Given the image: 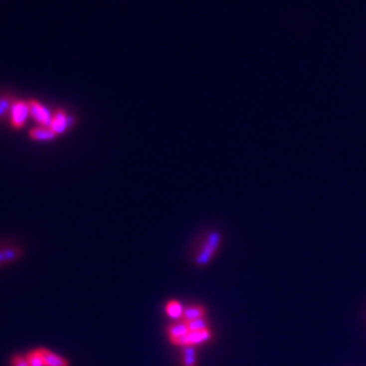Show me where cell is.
<instances>
[{
	"label": "cell",
	"mask_w": 366,
	"mask_h": 366,
	"mask_svg": "<svg viewBox=\"0 0 366 366\" xmlns=\"http://www.w3.org/2000/svg\"><path fill=\"white\" fill-rule=\"evenodd\" d=\"M12 105H14V102L11 101V98L4 97L0 99V118H3L5 116V113L10 109H12Z\"/></svg>",
	"instance_id": "15"
},
{
	"label": "cell",
	"mask_w": 366,
	"mask_h": 366,
	"mask_svg": "<svg viewBox=\"0 0 366 366\" xmlns=\"http://www.w3.org/2000/svg\"><path fill=\"white\" fill-rule=\"evenodd\" d=\"M26 360L29 362L30 366H45L43 364V360L41 354H39L38 349H35V350H31L26 354Z\"/></svg>",
	"instance_id": "14"
},
{
	"label": "cell",
	"mask_w": 366,
	"mask_h": 366,
	"mask_svg": "<svg viewBox=\"0 0 366 366\" xmlns=\"http://www.w3.org/2000/svg\"><path fill=\"white\" fill-rule=\"evenodd\" d=\"M11 366H30L27 360H26V356H22V354H16L11 358Z\"/></svg>",
	"instance_id": "16"
},
{
	"label": "cell",
	"mask_w": 366,
	"mask_h": 366,
	"mask_svg": "<svg viewBox=\"0 0 366 366\" xmlns=\"http://www.w3.org/2000/svg\"><path fill=\"white\" fill-rule=\"evenodd\" d=\"M22 252L23 251L19 247H4V248H0V266L16 262L22 256Z\"/></svg>",
	"instance_id": "9"
},
{
	"label": "cell",
	"mask_w": 366,
	"mask_h": 366,
	"mask_svg": "<svg viewBox=\"0 0 366 366\" xmlns=\"http://www.w3.org/2000/svg\"><path fill=\"white\" fill-rule=\"evenodd\" d=\"M222 243V233L220 231H212L206 236L205 241H203L201 250L198 251L197 256H195V265L199 267L209 265L212 259L216 256L217 251L220 250Z\"/></svg>",
	"instance_id": "1"
},
{
	"label": "cell",
	"mask_w": 366,
	"mask_h": 366,
	"mask_svg": "<svg viewBox=\"0 0 366 366\" xmlns=\"http://www.w3.org/2000/svg\"><path fill=\"white\" fill-rule=\"evenodd\" d=\"M30 106V114L33 116V118L37 122H39L41 125L45 126V128H49L50 126V122H52V116L50 113L45 106H42L39 102L37 101H30L29 102Z\"/></svg>",
	"instance_id": "5"
},
{
	"label": "cell",
	"mask_w": 366,
	"mask_h": 366,
	"mask_svg": "<svg viewBox=\"0 0 366 366\" xmlns=\"http://www.w3.org/2000/svg\"><path fill=\"white\" fill-rule=\"evenodd\" d=\"M190 334V328H188L187 323L186 322H178V323L171 324L169 328H167V335H169L170 343L174 345V346H178L179 342L182 341L183 338L187 337Z\"/></svg>",
	"instance_id": "6"
},
{
	"label": "cell",
	"mask_w": 366,
	"mask_h": 366,
	"mask_svg": "<svg viewBox=\"0 0 366 366\" xmlns=\"http://www.w3.org/2000/svg\"><path fill=\"white\" fill-rule=\"evenodd\" d=\"M207 316V311L203 305H190L187 308H184L182 322L190 323L198 319H203Z\"/></svg>",
	"instance_id": "8"
},
{
	"label": "cell",
	"mask_w": 366,
	"mask_h": 366,
	"mask_svg": "<svg viewBox=\"0 0 366 366\" xmlns=\"http://www.w3.org/2000/svg\"><path fill=\"white\" fill-rule=\"evenodd\" d=\"M30 116V106L29 102H14L12 109H11V118H12V125L15 128H22L24 122Z\"/></svg>",
	"instance_id": "3"
},
{
	"label": "cell",
	"mask_w": 366,
	"mask_h": 366,
	"mask_svg": "<svg viewBox=\"0 0 366 366\" xmlns=\"http://www.w3.org/2000/svg\"><path fill=\"white\" fill-rule=\"evenodd\" d=\"M183 366H197V347H182Z\"/></svg>",
	"instance_id": "12"
},
{
	"label": "cell",
	"mask_w": 366,
	"mask_h": 366,
	"mask_svg": "<svg viewBox=\"0 0 366 366\" xmlns=\"http://www.w3.org/2000/svg\"><path fill=\"white\" fill-rule=\"evenodd\" d=\"M166 315L174 320H182L183 313H184V307L178 300H171L166 304Z\"/></svg>",
	"instance_id": "10"
},
{
	"label": "cell",
	"mask_w": 366,
	"mask_h": 366,
	"mask_svg": "<svg viewBox=\"0 0 366 366\" xmlns=\"http://www.w3.org/2000/svg\"><path fill=\"white\" fill-rule=\"evenodd\" d=\"M56 133L50 128H45V126H39V128H34V129L30 130V137L33 140L37 141H48V140H53L56 137Z\"/></svg>",
	"instance_id": "11"
},
{
	"label": "cell",
	"mask_w": 366,
	"mask_h": 366,
	"mask_svg": "<svg viewBox=\"0 0 366 366\" xmlns=\"http://www.w3.org/2000/svg\"><path fill=\"white\" fill-rule=\"evenodd\" d=\"M38 352L41 357H42L45 366H71L67 358H64L63 356H58V354L49 350V349L39 347Z\"/></svg>",
	"instance_id": "7"
},
{
	"label": "cell",
	"mask_w": 366,
	"mask_h": 366,
	"mask_svg": "<svg viewBox=\"0 0 366 366\" xmlns=\"http://www.w3.org/2000/svg\"><path fill=\"white\" fill-rule=\"evenodd\" d=\"M213 339V333L212 330H205V331H198V333H190L187 337H184L179 342V347H187V346H193L197 347L199 345H203V343L209 342Z\"/></svg>",
	"instance_id": "4"
},
{
	"label": "cell",
	"mask_w": 366,
	"mask_h": 366,
	"mask_svg": "<svg viewBox=\"0 0 366 366\" xmlns=\"http://www.w3.org/2000/svg\"><path fill=\"white\" fill-rule=\"evenodd\" d=\"M73 121L75 120L72 116H68L63 110H57V113L52 117V122L49 128L53 130L56 135H63L64 132H67L73 125Z\"/></svg>",
	"instance_id": "2"
},
{
	"label": "cell",
	"mask_w": 366,
	"mask_h": 366,
	"mask_svg": "<svg viewBox=\"0 0 366 366\" xmlns=\"http://www.w3.org/2000/svg\"><path fill=\"white\" fill-rule=\"evenodd\" d=\"M187 326H188V328H190V333L205 331V330H209V328H210V323H209L207 318L198 319V320L190 322V323H187Z\"/></svg>",
	"instance_id": "13"
}]
</instances>
